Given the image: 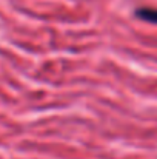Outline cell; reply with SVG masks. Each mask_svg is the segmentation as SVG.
<instances>
[{"mask_svg":"<svg viewBox=\"0 0 157 159\" xmlns=\"http://www.w3.org/2000/svg\"><path fill=\"white\" fill-rule=\"evenodd\" d=\"M136 16L139 19H143V20H148L151 23H157V9L153 8H142V9H137Z\"/></svg>","mask_w":157,"mask_h":159,"instance_id":"6da1fadb","label":"cell"}]
</instances>
